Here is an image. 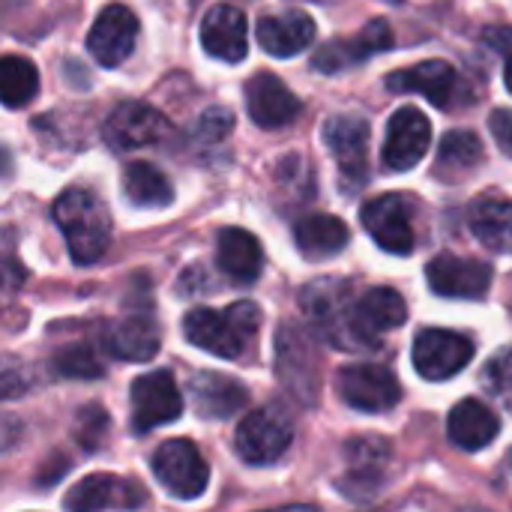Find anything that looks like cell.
Here are the masks:
<instances>
[{
	"label": "cell",
	"instance_id": "obj_1",
	"mask_svg": "<svg viewBox=\"0 0 512 512\" xmlns=\"http://www.w3.org/2000/svg\"><path fill=\"white\" fill-rule=\"evenodd\" d=\"M54 225L60 228L75 264H96L111 243V216L105 204L81 186L66 189L51 207Z\"/></svg>",
	"mask_w": 512,
	"mask_h": 512
},
{
	"label": "cell",
	"instance_id": "obj_2",
	"mask_svg": "<svg viewBox=\"0 0 512 512\" xmlns=\"http://www.w3.org/2000/svg\"><path fill=\"white\" fill-rule=\"evenodd\" d=\"M258 327H261V309L252 300L231 303L228 309H192L183 318L186 342L222 360L243 357Z\"/></svg>",
	"mask_w": 512,
	"mask_h": 512
},
{
	"label": "cell",
	"instance_id": "obj_3",
	"mask_svg": "<svg viewBox=\"0 0 512 512\" xmlns=\"http://www.w3.org/2000/svg\"><path fill=\"white\" fill-rule=\"evenodd\" d=\"M354 291L342 279H318L300 291V309L321 339L339 351L366 348L354 327Z\"/></svg>",
	"mask_w": 512,
	"mask_h": 512
},
{
	"label": "cell",
	"instance_id": "obj_4",
	"mask_svg": "<svg viewBox=\"0 0 512 512\" xmlns=\"http://www.w3.org/2000/svg\"><path fill=\"white\" fill-rule=\"evenodd\" d=\"M324 144L336 159L342 189L360 192L369 180V123L357 114H336L324 123Z\"/></svg>",
	"mask_w": 512,
	"mask_h": 512
},
{
	"label": "cell",
	"instance_id": "obj_5",
	"mask_svg": "<svg viewBox=\"0 0 512 512\" xmlns=\"http://www.w3.org/2000/svg\"><path fill=\"white\" fill-rule=\"evenodd\" d=\"M153 477L159 480V486L180 498V501H192L201 498L207 483H210V468L204 462V456L198 453V447L186 438H171L165 441L153 459H150Z\"/></svg>",
	"mask_w": 512,
	"mask_h": 512
},
{
	"label": "cell",
	"instance_id": "obj_6",
	"mask_svg": "<svg viewBox=\"0 0 512 512\" xmlns=\"http://www.w3.org/2000/svg\"><path fill=\"white\" fill-rule=\"evenodd\" d=\"M336 390L348 408L363 411V414H384L402 402L399 378L390 369L375 366V363L342 366L336 375Z\"/></svg>",
	"mask_w": 512,
	"mask_h": 512
},
{
	"label": "cell",
	"instance_id": "obj_7",
	"mask_svg": "<svg viewBox=\"0 0 512 512\" xmlns=\"http://www.w3.org/2000/svg\"><path fill=\"white\" fill-rule=\"evenodd\" d=\"M294 441V426L279 408L252 411L234 435V450L246 465H273L279 462Z\"/></svg>",
	"mask_w": 512,
	"mask_h": 512
},
{
	"label": "cell",
	"instance_id": "obj_8",
	"mask_svg": "<svg viewBox=\"0 0 512 512\" xmlns=\"http://www.w3.org/2000/svg\"><path fill=\"white\" fill-rule=\"evenodd\" d=\"M132 405V432L144 435L165 423H174L183 414V396L177 390V381L168 369L147 372L132 381L129 390Z\"/></svg>",
	"mask_w": 512,
	"mask_h": 512
},
{
	"label": "cell",
	"instance_id": "obj_9",
	"mask_svg": "<svg viewBox=\"0 0 512 512\" xmlns=\"http://www.w3.org/2000/svg\"><path fill=\"white\" fill-rule=\"evenodd\" d=\"M102 138L111 150H141V147L168 141L171 123L153 105L123 102L108 114V120L102 126Z\"/></svg>",
	"mask_w": 512,
	"mask_h": 512
},
{
	"label": "cell",
	"instance_id": "obj_10",
	"mask_svg": "<svg viewBox=\"0 0 512 512\" xmlns=\"http://www.w3.org/2000/svg\"><path fill=\"white\" fill-rule=\"evenodd\" d=\"M345 456H348V474L339 480L342 495H348L351 501L375 498L387 480V468L393 465V447L387 444V438H375V435L351 438Z\"/></svg>",
	"mask_w": 512,
	"mask_h": 512
},
{
	"label": "cell",
	"instance_id": "obj_11",
	"mask_svg": "<svg viewBox=\"0 0 512 512\" xmlns=\"http://www.w3.org/2000/svg\"><path fill=\"white\" fill-rule=\"evenodd\" d=\"M411 360H414V369L420 372V378L447 381V378L459 375L474 360V342L462 333L432 327V330L417 333Z\"/></svg>",
	"mask_w": 512,
	"mask_h": 512
},
{
	"label": "cell",
	"instance_id": "obj_12",
	"mask_svg": "<svg viewBox=\"0 0 512 512\" xmlns=\"http://www.w3.org/2000/svg\"><path fill=\"white\" fill-rule=\"evenodd\" d=\"M411 198L390 192L381 198L366 201L360 219L369 237L390 255H408L414 249V219H411Z\"/></svg>",
	"mask_w": 512,
	"mask_h": 512
},
{
	"label": "cell",
	"instance_id": "obj_13",
	"mask_svg": "<svg viewBox=\"0 0 512 512\" xmlns=\"http://www.w3.org/2000/svg\"><path fill=\"white\" fill-rule=\"evenodd\" d=\"M276 372L282 387L300 405L318 402V360L309 339L297 327H282L276 336Z\"/></svg>",
	"mask_w": 512,
	"mask_h": 512
},
{
	"label": "cell",
	"instance_id": "obj_14",
	"mask_svg": "<svg viewBox=\"0 0 512 512\" xmlns=\"http://www.w3.org/2000/svg\"><path fill=\"white\" fill-rule=\"evenodd\" d=\"M429 144H432L429 117L414 105H402L387 123V141L381 159L390 171H411L429 153Z\"/></svg>",
	"mask_w": 512,
	"mask_h": 512
},
{
	"label": "cell",
	"instance_id": "obj_15",
	"mask_svg": "<svg viewBox=\"0 0 512 512\" xmlns=\"http://www.w3.org/2000/svg\"><path fill=\"white\" fill-rule=\"evenodd\" d=\"M138 42V18L123 3H108L87 33V51L99 66H120Z\"/></svg>",
	"mask_w": 512,
	"mask_h": 512
},
{
	"label": "cell",
	"instance_id": "obj_16",
	"mask_svg": "<svg viewBox=\"0 0 512 512\" xmlns=\"http://www.w3.org/2000/svg\"><path fill=\"white\" fill-rule=\"evenodd\" d=\"M384 81H387V90H393V93H423L426 99H432L444 111L459 105L462 78L444 60H426V63L408 66V69H396Z\"/></svg>",
	"mask_w": 512,
	"mask_h": 512
},
{
	"label": "cell",
	"instance_id": "obj_17",
	"mask_svg": "<svg viewBox=\"0 0 512 512\" xmlns=\"http://www.w3.org/2000/svg\"><path fill=\"white\" fill-rule=\"evenodd\" d=\"M429 288L438 297H459V300H480L492 288V267L474 258L459 255H438L426 267Z\"/></svg>",
	"mask_w": 512,
	"mask_h": 512
},
{
	"label": "cell",
	"instance_id": "obj_18",
	"mask_svg": "<svg viewBox=\"0 0 512 512\" xmlns=\"http://www.w3.org/2000/svg\"><path fill=\"white\" fill-rule=\"evenodd\" d=\"M393 48V30L384 18H372L363 30H357L348 39H333L327 45H321L312 57V66L318 72H342L348 66H357L363 60H369L378 51Z\"/></svg>",
	"mask_w": 512,
	"mask_h": 512
},
{
	"label": "cell",
	"instance_id": "obj_19",
	"mask_svg": "<svg viewBox=\"0 0 512 512\" xmlns=\"http://www.w3.org/2000/svg\"><path fill=\"white\" fill-rule=\"evenodd\" d=\"M246 108L252 123L261 129H282L297 120L300 114V99L282 84L279 75L273 72H255L246 81Z\"/></svg>",
	"mask_w": 512,
	"mask_h": 512
},
{
	"label": "cell",
	"instance_id": "obj_20",
	"mask_svg": "<svg viewBox=\"0 0 512 512\" xmlns=\"http://www.w3.org/2000/svg\"><path fill=\"white\" fill-rule=\"evenodd\" d=\"M144 504V495L135 489V483L114 477V474H93L72 486V492L63 498V507L72 512L93 510H135Z\"/></svg>",
	"mask_w": 512,
	"mask_h": 512
},
{
	"label": "cell",
	"instance_id": "obj_21",
	"mask_svg": "<svg viewBox=\"0 0 512 512\" xmlns=\"http://www.w3.org/2000/svg\"><path fill=\"white\" fill-rule=\"evenodd\" d=\"M405 321H408V306L402 294L393 288H372L354 300V327L366 348H375V342L384 333L399 330Z\"/></svg>",
	"mask_w": 512,
	"mask_h": 512
},
{
	"label": "cell",
	"instance_id": "obj_22",
	"mask_svg": "<svg viewBox=\"0 0 512 512\" xmlns=\"http://www.w3.org/2000/svg\"><path fill=\"white\" fill-rule=\"evenodd\" d=\"M201 45L207 54L225 60V63H240L249 51V33H246V15L237 6L216 3L207 9L201 21Z\"/></svg>",
	"mask_w": 512,
	"mask_h": 512
},
{
	"label": "cell",
	"instance_id": "obj_23",
	"mask_svg": "<svg viewBox=\"0 0 512 512\" xmlns=\"http://www.w3.org/2000/svg\"><path fill=\"white\" fill-rule=\"evenodd\" d=\"M189 393L195 414L204 420H231L249 402V393L240 381L219 372H198L189 378Z\"/></svg>",
	"mask_w": 512,
	"mask_h": 512
},
{
	"label": "cell",
	"instance_id": "obj_24",
	"mask_svg": "<svg viewBox=\"0 0 512 512\" xmlns=\"http://www.w3.org/2000/svg\"><path fill=\"white\" fill-rule=\"evenodd\" d=\"M216 264L228 282L252 285L264 267V252L258 237L243 228H222L216 234Z\"/></svg>",
	"mask_w": 512,
	"mask_h": 512
},
{
	"label": "cell",
	"instance_id": "obj_25",
	"mask_svg": "<svg viewBox=\"0 0 512 512\" xmlns=\"http://www.w3.org/2000/svg\"><path fill=\"white\" fill-rule=\"evenodd\" d=\"M159 327L153 318L132 315L123 321H114L102 330V348L126 363H147L159 354Z\"/></svg>",
	"mask_w": 512,
	"mask_h": 512
},
{
	"label": "cell",
	"instance_id": "obj_26",
	"mask_svg": "<svg viewBox=\"0 0 512 512\" xmlns=\"http://www.w3.org/2000/svg\"><path fill=\"white\" fill-rule=\"evenodd\" d=\"M258 45L273 57H294L306 51L315 39V21L303 9H288L282 15H267L258 21Z\"/></svg>",
	"mask_w": 512,
	"mask_h": 512
},
{
	"label": "cell",
	"instance_id": "obj_27",
	"mask_svg": "<svg viewBox=\"0 0 512 512\" xmlns=\"http://www.w3.org/2000/svg\"><path fill=\"white\" fill-rule=\"evenodd\" d=\"M498 432H501V420L480 399H462L447 417V435L465 453L486 450L498 438Z\"/></svg>",
	"mask_w": 512,
	"mask_h": 512
},
{
	"label": "cell",
	"instance_id": "obj_28",
	"mask_svg": "<svg viewBox=\"0 0 512 512\" xmlns=\"http://www.w3.org/2000/svg\"><path fill=\"white\" fill-rule=\"evenodd\" d=\"M348 240H351L348 225L330 213H312L294 225V243L300 255L309 261H327L339 255L348 246Z\"/></svg>",
	"mask_w": 512,
	"mask_h": 512
},
{
	"label": "cell",
	"instance_id": "obj_29",
	"mask_svg": "<svg viewBox=\"0 0 512 512\" xmlns=\"http://www.w3.org/2000/svg\"><path fill=\"white\" fill-rule=\"evenodd\" d=\"M474 237L498 252V255H512V201L501 198H483L471 207L468 213Z\"/></svg>",
	"mask_w": 512,
	"mask_h": 512
},
{
	"label": "cell",
	"instance_id": "obj_30",
	"mask_svg": "<svg viewBox=\"0 0 512 512\" xmlns=\"http://www.w3.org/2000/svg\"><path fill=\"white\" fill-rule=\"evenodd\" d=\"M483 162V141L471 129H453L441 138L435 174L441 180H462L471 168Z\"/></svg>",
	"mask_w": 512,
	"mask_h": 512
},
{
	"label": "cell",
	"instance_id": "obj_31",
	"mask_svg": "<svg viewBox=\"0 0 512 512\" xmlns=\"http://www.w3.org/2000/svg\"><path fill=\"white\" fill-rule=\"evenodd\" d=\"M123 195L135 207H168L174 201V186L153 162H129L123 171Z\"/></svg>",
	"mask_w": 512,
	"mask_h": 512
},
{
	"label": "cell",
	"instance_id": "obj_32",
	"mask_svg": "<svg viewBox=\"0 0 512 512\" xmlns=\"http://www.w3.org/2000/svg\"><path fill=\"white\" fill-rule=\"evenodd\" d=\"M39 93V72L27 57L6 54L0 63V96L6 108H21Z\"/></svg>",
	"mask_w": 512,
	"mask_h": 512
},
{
	"label": "cell",
	"instance_id": "obj_33",
	"mask_svg": "<svg viewBox=\"0 0 512 512\" xmlns=\"http://www.w3.org/2000/svg\"><path fill=\"white\" fill-rule=\"evenodd\" d=\"M51 366H54V372L60 378H75V381H93V378L105 375L102 363L96 360V354L87 345H66V348H60L54 354Z\"/></svg>",
	"mask_w": 512,
	"mask_h": 512
},
{
	"label": "cell",
	"instance_id": "obj_34",
	"mask_svg": "<svg viewBox=\"0 0 512 512\" xmlns=\"http://www.w3.org/2000/svg\"><path fill=\"white\" fill-rule=\"evenodd\" d=\"M483 387L498 405H504V411L512 414V351H501L486 363Z\"/></svg>",
	"mask_w": 512,
	"mask_h": 512
},
{
	"label": "cell",
	"instance_id": "obj_35",
	"mask_svg": "<svg viewBox=\"0 0 512 512\" xmlns=\"http://www.w3.org/2000/svg\"><path fill=\"white\" fill-rule=\"evenodd\" d=\"M105 435H108V414H105V408L87 405V408H81V411L75 414V441H78L87 453L99 450L102 441H105Z\"/></svg>",
	"mask_w": 512,
	"mask_h": 512
},
{
	"label": "cell",
	"instance_id": "obj_36",
	"mask_svg": "<svg viewBox=\"0 0 512 512\" xmlns=\"http://www.w3.org/2000/svg\"><path fill=\"white\" fill-rule=\"evenodd\" d=\"M231 129H234V114L228 108H207L195 123V141L204 147H216L231 135Z\"/></svg>",
	"mask_w": 512,
	"mask_h": 512
},
{
	"label": "cell",
	"instance_id": "obj_37",
	"mask_svg": "<svg viewBox=\"0 0 512 512\" xmlns=\"http://www.w3.org/2000/svg\"><path fill=\"white\" fill-rule=\"evenodd\" d=\"M486 42L504 57V81L512 93V27H486Z\"/></svg>",
	"mask_w": 512,
	"mask_h": 512
},
{
	"label": "cell",
	"instance_id": "obj_38",
	"mask_svg": "<svg viewBox=\"0 0 512 512\" xmlns=\"http://www.w3.org/2000/svg\"><path fill=\"white\" fill-rule=\"evenodd\" d=\"M489 129H492L498 147L512 159V108H498V111H492Z\"/></svg>",
	"mask_w": 512,
	"mask_h": 512
},
{
	"label": "cell",
	"instance_id": "obj_39",
	"mask_svg": "<svg viewBox=\"0 0 512 512\" xmlns=\"http://www.w3.org/2000/svg\"><path fill=\"white\" fill-rule=\"evenodd\" d=\"M510 459H512V456H510Z\"/></svg>",
	"mask_w": 512,
	"mask_h": 512
}]
</instances>
